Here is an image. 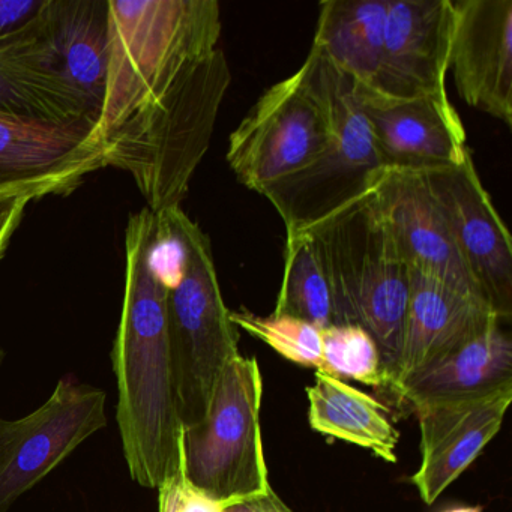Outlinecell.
<instances>
[{
  "label": "cell",
  "instance_id": "d6986e66",
  "mask_svg": "<svg viewBox=\"0 0 512 512\" xmlns=\"http://www.w3.org/2000/svg\"><path fill=\"white\" fill-rule=\"evenodd\" d=\"M44 17L59 73L97 124L109 67L107 0H47Z\"/></svg>",
  "mask_w": 512,
  "mask_h": 512
},
{
  "label": "cell",
  "instance_id": "f1b7e54d",
  "mask_svg": "<svg viewBox=\"0 0 512 512\" xmlns=\"http://www.w3.org/2000/svg\"><path fill=\"white\" fill-rule=\"evenodd\" d=\"M223 512H295L280 499L274 488L262 496L250 497L224 506Z\"/></svg>",
  "mask_w": 512,
  "mask_h": 512
},
{
  "label": "cell",
  "instance_id": "7c38bea8",
  "mask_svg": "<svg viewBox=\"0 0 512 512\" xmlns=\"http://www.w3.org/2000/svg\"><path fill=\"white\" fill-rule=\"evenodd\" d=\"M353 88L385 169L427 172L469 157L466 130L446 91L397 100Z\"/></svg>",
  "mask_w": 512,
  "mask_h": 512
},
{
  "label": "cell",
  "instance_id": "7a4b0ae2",
  "mask_svg": "<svg viewBox=\"0 0 512 512\" xmlns=\"http://www.w3.org/2000/svg\"><path fill=\"white\" fill-rule=\"evenodd\" d=\"M109 67L94 128L98 146L157 103L176 80L217 50V0H107Z\"/></svg>",
  "mask_w": 512,
  "mask_h": 512
},
{
  "label": "cell",
  "instance_id": "4316f807",
  "mask_svg": "<svg viewBox=\"0 0 512 512\" xmlns=\"http://www.w3.org/2000/svg\"><path fill=\"white\" fill-rule=\"evenodd\" d=\"M47 0H0V40L28 25Z\"/></svg>",
  "mask_w": 512,
  "mask_h": 512
},
{
  "label": "cell",
  "instance_id": "5bb4252c",
  "mask_svg": "<svg viewBox=\"0 0 512 512\" xmlns=\"http://www.w3.org/2000/svg\"><path fill=\"white\" fill-rule=\"evenodd\" d=\"M454 25L452 0H388L374 92L409 100L446 91Z\"/></svg>",
  "mask_w": 512,
  "mask_h": 512
},
{
  "label": "cell",
  "instance_id": "30bf717a",
  "mask_svg": "<svg viewBox=\"0 0 512 512\" xmlns=\"http://www.w3.org/2000/svg\"><path fill=\"white\" fill-rule=\"evenodd\" d=\"M421 173L482 298L500 320L509 319L512 311L511 235L482 185L472 154L460 166Z\"/></svg>",
  "mask_w": 512,
  "mask_h": 512
},
{
  "label": "cell",
  "instance_id": "6da1fadb",
  "mask_svg": "<svg viewBox=\"0 0 512 512\" xmlns=\"http://www.w3.org/2000/svg\"><path fill=\"white\" fill-rule=\"evenodd\" d=\"M157 215L148 208L128 218L125 293L112 350L118 382V425L131 478L158 488L181 460L184 425L170 355L169 290L151 268Z\"/></svg>",
  "mask_w": 512,
  "mask_h": 512
},
{
  "label": "cell",
  "instance_id": "ffe728a7",
  "mask_svg": "<svg viewBox=\"0 0 512 512\" xmlns=\"http://www.w3.org/2000/svg\"><path fill=\"white\" fill-rule=\"evenodd\" d=\"M512 383V341L493 326L410 377L397 395L412 407L487 394Z\"/></svg>",
  "mask_w": 512,
  "mask_h": 512
},
{
  "label": "cell",
  "instance_id": "e0dca14e",
  "mask_svg": "<svg viewBox=\"0 0 512 512\" xmlns=\"http://www.w3.org/2000/svg\"><path fill=\"white\" fill-rule=\"evenodd\" d=\"M500 322L496 311L484 299L464 295L410 268L403 347L389 388L397 394L410 377Z\"/></svg>",
  "mask_w": 512,
  "mask_h": 512
},
{
  "label": "cell",
  "instance_id": "9c48e42d",
  "mask_svg": "<svg viewBox=\"0 0 512 512\" xmlns=\"http://www.w3.org/2000/svg\"><path fill=\"white\" fill-rule=\"evenodd\" d=\"M106 392L61 379L52 397L16 421L0 418V511L106 427Z\"/></svg>",
  "mask_w": 512,
  "mask_h": 512
},
{
  "label": "cell",
  "instance_id": "3957f363",
  "mask_svg": "<svg viewBox=\"0 0 512 512\" xmlns=\"http://www.w3.org/2000/svg\"><path fill=\"white\" fill-rule=\"evenodd\" d=\"M230 82L229 62L217 49L101 145L106 167L133 176L149 211L181 206L211 145Z\"/></svg>",
  "mask_w": 512,
  "mask_h": 512
},
{
  "label": "cell",
  "instance_id": "ac0fdd59",
  "mask_svg": "<svg viewBox=\"0 0 512 512\" xmlns=\"http://www.w3.org/2000/svg\"><path fill=\"white\" fill-rule=\"evenodd\" d=\"M44 8L0 40V112L53 122L88 121L95 127L85 100L59 73Z\"/></svg>",
  "mask_w": 512,
  "mask_h": 512
},
{
  "label": "cell",
  "instance_id": "484cf974",
  "mask_svg": "<svg viewBox=\"0 0 512 512\" xmlns=\"http://www.w3.org/2000/svg\"><path fill=\"white\" fill-rule=\"evenodd\" d=\"M184 440V437H182ZM158 512H223L224 503L212 499L191 482L185 472L184 445L178 469L158 487Z\"/></svg>",
  "mask_w": 512,
  "mask_h": 512
},
{
  "label": "cell",
  "instance_id": "f546056e",
  "mask_svg": "<svg viewBox=\"0 0 512 512\" xmlns=\"http://www.w3.org/2000/svg\"><path fill=\"white\" fill-rule=\"evenodd\" d=\"M20 196H29V197H32V199L37 200V197L32 196V194H29V193H23V191L5 190V188H0V202H2V200L13 199V197H20Z\"/></svg>",
  "mask_w": 512,
  "mask_h": 512
},
{
  "label": "cell",
  "instance_id": "603a6c76",
  "mask_svg": "<svg viewBox=\"0 0 512 512\" xmlns=\"http://www.w3.org/2000/svg\"><path fill=\"white\" fill-rule=\"evenodd\" d=\"M272 314L296 317L319 329L332 325L331 287L313 236H286L283 280Z\"/></svg>",
  "mask_w": 512,
  "mask_h": 512
},
{
  "label": "cell",
  "instance_id": "8992f818",
  "mask_svg": "<svg viewBox=\"0 0 512 512\" xmlns=\"http://www.w3.org/2000/svg\"><path fill=\"white\" fill-rule=\"evenodd\" d=\"M188 245L184 280L167 295L170 355L184 428L208 413L218 377L239 353V331L224 304L211 239L187 214L182 221Z\"/></svg>",
  "mask_w": 512,
  "mask_h": 512
},
{
  "label": "cell",
  "instance_id": "ba28073f",
  "mask_svg": "<svg viewBox=\"0 0 512 512\" xmlns=\"http://www.w3.org/2000/svg\"><path fill=\"white\" fill-rule=\"evenodd\" d=\"M332 136L331 113L316 59L269 88L233 131L227 163L238 181L265 194L268 188L310 166Z\"/></svg>",
  "mask_w": 512,
  "mask_h": 512
},
{
  "label": "cell",
  "instance_id": "52a82bcc",
  "mask_svg": "<svg viewBox=\"0 0 512 512\" xmlns=\"http://www.w3.org/2000/svg\"><path fill=\"white\" fill-rule=\"evenodd\" d=\"M320 82L331 113L332 136L325 151L305 169L272 185L263 196L277 209L286 236L302 235L370 190L383 169L370 125L356 100L352 80L316 49Z\"/></svg>",
  "mask_w": 512,
  "mask_h": 512
},
{
  "label": "cell",
  "instance_id": "4fadbf2b",
  "mask_svg": "<svg viewBox=\"0 0 512 512\" xmlns=\"http://www.w3.org/2000/svg\"><path fill=\"white\" fill-rule=\"evenodd\" d=\"M371 200L409 268L484 299L421 172L383 167L371 184Z\"/></svg>",
  "mask_w": 512,
  "mask_h": 512
},
{
  "label": "cell",
  "instance_id": "cb8c5ba5",
  "mask_svg": "<svg viewBox=\"0 0 512 512\" xmlns=\"http://www.w3.org/2000/svg\"><path fill=\"white\" fill-rule=\"evenodd\" d=\"M325 373L346 377L374 388H389L379 347L370 334L358 325H331L322 329Z\"/></svg>",
  "mask_w": 512,
  "mask_h": 512
},
{
  "label": "cell",
  "instance_id": "7402d4cb",
  "mask_svg": "<svg viewBox=\"0 0 512 512\" xmlns=\"http://www.w3.org/2000/svg\"><path fill=\"white\" fill-rule=\"evenodd\" d=\"M307 397L308 421L314 431L368 449L388 463L397 461L400 431L376 398L322 371H316Z\"/></svg>",
  "mask_w": 512,
  "mask_h": 512
},
{
  "label": "cell",
  "instance_id": "8fae6325",
  "mask_svg": "<svg viewBox=\"0 0 512 512\" xmlns=\"http://www.w3.org/2000/svg\"><path fill=\"white\" fill-rule=\"evenodd\" d=\"M91 122H53L0 112V188L37 199L74 193L106 169Z\"/></svg>",
  "mask_w": 512,
  "mask_h": 512
},
{
  "label": "cell",
  "instance_id": "d4e9b609",
  "mask_svg": "<svg viewBox=\"0 0 512 512\" xmlns=\"http://www.w3.org/2000/svg\"><path fill=\"white\" fill-rule=\"evenodd\" d=\"M230 320L236 328L250 332L263 343L280 353L283 358L302 365L316 368L325 373L322 353V329L311 323L290 316H257L251 311H230Z\"/></svg>",
  "mask_w": 512,
  "mask_h": 512
},
{
  "label": "cell",
  "instance_id": "4dcf8cb0",
  "mask_svg": "<svg viewBox=\"0 0 512 512\" xmlns=\"http://www.w3.org/2000/svg\"><path fill=\"white\" fill-rule=\"evenodd\" d=\"M443 512H482L481 506H454V508L445 509Z\"/></svg>",
  "mask_w": 512,
  "mask_h": 512
},
{
  "label": "cell",
  "instance_id": "5b68a950",
  "mask_svg": "<svg viewBox=\"0 0 512 512\" xmlns=\"http://www.w3.org/2000/svg\"><path fill=\"white\" fill-rule=\"evenodd\" d=\"M262 398L259 362L238 355L218 377L205 419L184 428L188 478L224 506L272 488L260 425Z\"/></svg>",
  "mask_w": 512,
  "mask_h": 512
},
{
  "label": "cell",
  "instance_id": "9a60e30c",
  "mask_svg": "<svg viewBox=\"0 0 512 512\" xmlns=\"http://www.w3.org/2000/svg\"><path fill=\"white\" fill-rule=\"evenodd\" d=\"M512 401V383L487 394L413 407L421 431V466L412 484L422 502L440 494L476 460L499 433Z\"/></svg>",
  "mask_w": 512,
  "mask_h": 512
},
{
  "label": "cell",
  "instance_id": "277c9868",
  "mask_svg": "<svg viewBox=\"0 0 512 512\" xmlns=\"http://www.w3.org/2000/svg\"><path fill=\"white\" fill-rule=\"evenodd\" d=\"M302 235L316 242L331 287L332 325H358L373 337L391 386L403 347L410 268L374 208L371 187Z\"/></svg>",
  "mask_w": 512,
  "mask_h": 512
},
{
  "label": "cell",
  "instance_id": "44dd1931",
  "mask_svg": "<svg viewBox=\"0 0 512 512\" xmlns=\"http://www.w3.org/2000/svg\"><path fill=\"white\" fill-rule=\"evenodd\" d=\"M388 0H328L320 4L316 49L356 88L374 91Z\"/></svg>",
  "mask_w": 512,
  "mask_h": 512
},
{
  "label": "cell",
  "instance_id": "1f68e13d",
  "mask_svg": "<svg viewBox=\"0 0 512 512\" xmlns=\"http://www.w3.org/2000/svg\"><path fill=\"white\" fill-rule=\"evenodd\" d=\"M5 358V352L4 350L0 349V367H2V362H4Z\"/></svg>",
  "mask_w": 512,
  "mask_h": 512
},
{
  "label": "cell",
  "instance_id": "83f0119b",
  "mask_svg": "<svg viewBox=\"0 0 512 512\" xmlns=\"http://www.w3.org/2000/svg\"><path fill=\"white\" fill-rule=\"evenodd\" d=\"M32 197L20 196L0 202V260L4 259L14 233L25 218Z\"/></svg>",
  "mask_w": 512,
  "mask_h": 512
},
{
  "label": "cell",
  "instance_id": "2e32d148",
  "mask_svg": "<svg viewBox=\"0 0 512 512\" xmlns=\"http://www.w3.org/2000/svg\"><path fill=\"white\" fill-rule=\"evenodd\" d=\"M449 68L461 100L512 127V0H457Z\"/></svg>",
  "mask_w": 512,
  "mask_h": 512
}]
</instances>
